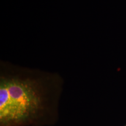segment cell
Instances as JSON below:
<instances>
[{"mask_svg":"<svg viewBox=\"0 0 126 126\" xmlns=\"http://www.w3.org/2000/svg\"><path fill=\"white\" fill-rule=\"evenodd\" d=\"M63 86L59 74L1 60L0 126L54 125Z\"/></svg>","mask_w":126,"mask_h":126,"instance_id":"cell-1","label":"cell"},{"mask_svg":"<svg viewBox=\"0 0 126 126\" xmlns=\"http://www.w3.org/2000/svg\"><path fill=\"white\" fill-rule=\"evenodd\" d=\"M126 126V125H125V126Z\"/></svg>","mask_w":126,"mask_h":126,"instance_id":"cell-2","label":"cell"}]
</instances>
